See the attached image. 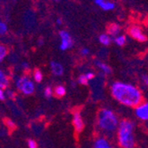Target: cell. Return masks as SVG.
<instances>
[{
	"label": "cell",
	"mask_w": 148,
	"mask_h": 148,
	"mask_svg": "<svg viewBox=\"0 0 148 148\" xmlns=\"http://www.w3.org/2000/svg\"><path fill=\"white\" fill-rule=\"evenodd\" d=\"M95 64L105 75H110L112 73V69L110 68V66H108L106 63H104L100 60H96Z\"/></svg>",
	"instance_id": "cell-14"
},
{
	"label": "cell",
	"mask_w": 148,
	"mask_h": 148,
	"mask_svg": "<svg viewBox=\"0 0 148 148\" xmlns=\"http://www.w3.org/2000/svg\"><path fill=\"white\" fill-rule=\"evenodd\" d=\"M7 31H8L7 24L5 22H4V21H1V22H0V34L5 35Z\"/></svg>",
	"instance_id": "cell-22"
},
{
	"label": "cell",
	"mask_w": 148,
	"mask_h": 148,
	"mask_svg": "<svg viewBox=\"0 0 148 148\" xmlns=\"http://www.w3.org/2000/svg\"><path fill=\"white\" fill-rule=\"evenodd\" d=\"M73 125L76 132H81L83 131L84 128V123L82 118V115L80 114L79 112H75L73 115Z\"/></svg>",
	"instance_id": "cell-8"
},
{
	"label": "cell",
	"mask_w": 148,
	"mask_h": 148,
	"mask_svg": "<svg viewBox=\"0 0 148 148\" xmlns=\"http://www.w3.org/2000/svg\"><path fill=\"white\" fill-rule=\"evenodd\" d=\"M22 66H23V68H24V69H28V68H29V65L27 64V63H25V62L22 64Z\"/></svg>",
	"instance_id": "cell-32"
},
{
	"label": "cell",
	"mask_w": 148,
	"mask_h": 148,
	"mask_svg": "<svg viewBox=\"0 0 148 148\" xmlns=\"http://www.w3.org/2000/svg\"><path fill=\"white\" fill-rule=\"evenodd\" d=\"M89 53H90V50L88 48H83L81 50V54L83 56H87V55H89Z\"/></svg>",
	"instance_id": "cell-29"
},
{
	"label": "cell",
	"mask_w": 148,
	"mask_h": 148,
	"mask_svg": "<svg viewBox=\"0 0 148 148\" xmlns=\"http://www.w3.org/2000/svg\"><path fill=\"white\" fill-rule=\"evenodd\" d=\"M129 35L133 38L137 40V41L140 42V43H145L146 42L147 40V36L145 34L143 29L139 25H136V24H133L131 25L130 28H129Z\"/></svg>",
	"instance_id": "cell-5"
},
{
	"label": "cell",
	"mask_w": 148,
	"mask_h": 148,
	"mask_svg": "<svg viewBox=\"0 0 148 148\" xmlns=\"http://www.w3.org/2000/svg\"><path fill=\"white\" fill-rule=\"evenodd\" d=\"M94 1L97 5L105 11H111L115 7V4L112 1H108V0H94Z\"/></svg>",
	"instance_id": "cell-9"
},
{
	"label": "cell",
	"mask_w": 148,
	"mask_h": 148,
	"mask_svg": "<svg viewBox=\"0 0 148 148\" xmlns=\"http://www.w3.org/2000/svg\"><path fill=\"white\" fill-rule=\"evenodd\" d=\"M135 123L130 120L123 119L120 122L117 130V139L122 148H134L135 136H134Z\"/></svg>",
	"instance_id": "cell-2"
},
{
	"label": "cell",
	"mask_w": 148,
	"mask_h": 148,
	"mask_svg": "<svg viewBox=\"0 0 148 148\" xmlns=\"http://www.w3.org/2000/svg\"><path fill=\"white\" fill-rule=\"evenodd\" d=\"M120 32H121V27L119 24L110 23L107 26V33H108V35L116 37L117 36L120 35Z\"/></svg>",
	"instance_id": "cell-11"
},
{
	"label": "cell",
	"mask_w": 148,
	"mask_h": 148,
	"mask_svg": "<svg viewBox=\"0 0 148 148\" xmlns=\"http://www.w3.org/2000/svg\"><path fill=\"white\" fill-rule=\"evenodd\" d=\"M16 88L24 95H31L35 91V84L28 76H21L16 80Z\"/></svg>",
	"instance_id": "cell-4"
},
{
	"label": "cell",
	"mask_w": 148,
	"mask_h": 148,
	"mask_svg": "<svg viewBox=\"0 0 148 148\" xmlns=\"http://www.w3.org/2000/svg\"><path fill=\"white\" fill-rule=\"evenodd\" d=\"M5 99H6V95H5V90H2V89H0V100H1V101H4Z\"/></svg>",
	"instance_id": "cell-28"
},
{
	"label": "cell",
	"mask_w": 148,
	"mask_h": 148,
	"mask_svg": "<svg viewBox=\"0 0 148 148\" xmlns=\"http://www.w3.org/2000/svg\"><path fill=\"white\" fill-rule=\"evenodd\" d=\"M135 114L142 121H148V102H142L135 107Z\"/></svg>",
	"instance_id": "cell-7"
},
{
	"label": "cell",
	"mask_w": 148,
	"mask_h": 148,
	"mask_svg": "<svg viewBox=\"0 0 148 148\" xmlns=\"http://www.w3.org/2000/svg\"><path fill=\"white\" fill-rule=\"evenodd\" d=\"M119 120L117 115L110 109L104 108L98 114V128L104 133L113 135L118 130Z\"/></svg>",
	"instance_id": "cell-3"
},
{
	"label": "cell",
	"mask_w": 148,
	"mask_h": 148,
	"mask_svg": "<svg viewBox=\"0 0 148 148\" xmlns=\"http://www.w3.org/2000/svg\"><path fill=\"white\" fill-rule=\"evenodd\" d=\"M99 41L102 45L107 46L111 44V37L108 34H101L99 36Z\"/></svg>",
	"instance_id": "cell-15"
},
{
	"label": "cell",
	"mask_w": 148,
	"mask_h": 148,
	"mask_svg": "<svg viewBox=\"0 0 148 148\" xmlns=\"http://www.w3.org/2000/svg\"><path fill=\"white\" fill-rule=\"evenodd\" d=\"M85 75L89 81L94 79V77H95V74H94L93 72H87V73H85Z\"/></svg>",
	"instance_id": "cell-27"
},
{
	"label": "cell",
	"mask_w": 148,
	"mask_h": 148,
	"mask_svg": "<svg viewBox=\"0 0 148 148\" xmlns=\"http://www.w3.org/2000/svg\"><path fill=\"white\" fill-rule=\"evenodd\" d=\"M114 42L118 46H123L126 44V36L124 35H119L116 37H114Z\"/></svg>",
	"instance_id": "cell-17"
},
{
	"label": "cell",
	"mask_w": 148,
	"mask_h": 148,
	"mask_svg": "<svg viewBox=\"0 0 148 148\" xmlns=\"http://www.w3.org/2000/svg\"><path fill=\"white\" fill-rule=\"evenodd\" d=\"M8 53V49L5 45H0V61H3L4 59L7 56Z\"/></svg>",
	"instance_id": "cell-19"
},
{
	"label": "cell",
	"mask_w": 148,
	"mask_h": 148,
	"mask_svg": "<svg viewBox=\"0 0 148 148\" xmlns=\"http://www.w3.org/2000/svg\"><path fill=\"white\" fill-rule=\"evenodd\" d=\"M146 28H147V29H148V20L146 21Z\"/></svg>",
	"instance_id": "cell-33"
},
{
	"label": "cell",
	"mask_w": 148,
	"mask_h": 148,
	"mask_svg": "<svg viewBox=\"0 0 148 148\" xmlns=\"http://www.w3.org/2000/svg\"><path fill=\"white\" fill-rule=\"evenodd\" d=\"M44 43H43V38H40L39 40H38V45H42Z\"/></svg>",
	"instance_id": "cell-31"
},
{
	"label": "cell",
	"mask_w": 148,
	"mask_h": 148,
	"mask_svg": "<svg viewBox=\"0 0 148 148\" xmlns=\"http://www.w3.org/2000/svg\"><path fill=\"white\" fill-rule=\"evenodd\" d=\"M5 92L6 98H8V99H14V97H15V93H14V91H13V90L6 89Z\"/></svg>",
	"instance_id": "cell-24"
},
{
	"label": "cell",
	"mask_w": 148,
	"mask_h": 148,
	"mask_svg": "<svg viewBox=\"0 0 148 148\" xmlns=\"http://www.w3.org/2000/svg\"><path fill=\"white\" fill-rule=\"evenodd\" d=\"M53 93H54V90H52V88L50 86H47L44 90V94L47 99H50L53 95Z\"/></svg>",
	"instance_id": "cell-21"
},
{
	"label": "cell",
	"mask_w": 148,
	"mask_h": 148,
	"mask_svg": "<svg viewBox=\"0 0 148 148\" xmlns=\"http://www.w3.org/2000/svg\"><path fill=\"white\" fill-rule=\"evenodd\" d=\"M50 66H51V70L52 74L54 75L60 76V75H63V73H64V68H63V66L60 62L51 61V64H50Z\"/></svg>",
	"instance_id": "cell-10"
},
{
	"label": "cell",
	"mask_w": 148,
	"mask_h": 148,
	"mask_svg": "<svg viewBox=\"0 0 148 148\" xmlns=\"http://www.w3.org/2000/svg\"><path fill=\"white\" fill-rule=\"evenodd\" d=\"M60 48L61 51H66L70 49L73 46V39L70 34L66 30L60 31Z\"/></svg>",
	"instance_id": "cell-6"
},
{
	"label": "cell",
	"mask_w": 148,
	"mask_h": 148,
	"mask_svg": "<svg viewBox=\"0 0 148 148\" xmlns=\"http://www.w3.org/2000/svg\"><path fill=\"white\" fill-rule=\"evenodd\" d=\"M110 91L115 100L129 107H137L143 102L142 92L133 84L118 81L112 84Z\"/></svg>",
	"instance_id": "cell-1"
},
{
	"label": "cell",
	"mask_w": 148,
	"mask_h": 148,
	"mask_svg": "<svg viewBox=\"0 0 148 148\" xmlns=\"http://www.w3.org/2000/svg\"><path fill=\"white\" fill-rule=\"evenodd\" d=\"M5 125H6V127H8L9 129H11V130H13V129H15V123L12 122V120H10V119H5Z\"/></svg>",
	"instance_id": "cell-23"
},
{
	"label": "cell",
	"mask_w": 148,
	"mask_h": 148,
	"mask_svg": "<svg viewBox=\"0 0 148 148\" xmlns=\"http://www.w3.org/2000/svg\"><path fill=\"white\" fill-rule=\"evenodd\" d=\"M141 80H142L143 84L148 87V75H143L141 77Z\"/></svg>",
	"instance_id": "cell-26"
},
{
	"label": "cell",
	"mask_w": 148,
	"mask_h": 148,
	"mask_svg": "<svg viewBox=\"0 0 148 148\" xmlns=\"http://www.w3.org/2000/svg\"><path fill=\"white\" fill-rule=\"evenodd\" d=\"M56 23H57L58 25H62V23H63V21H61V19H60V18H58V19H57V21H56Z\"/></svg>",
	"instance_id": "cell-30"
},
{
	"label": "cell",
	"mask_w": 148,
	"mask_h": 148,
	"mask_svg": "<svg viewBox=\"0 0 148 148\" xmlns=\"http://www.w3.org/2000/svg\"><path fill=\"white\" fill-rule=\"evenodd\" d=\"M28 146L29 148H37V144L33 139H29L28 141Z\"/></svg>",
	"instance_id": "cell-25"
},
{
	"label": "cell",
	"mask_w": 148,
	"mask_h": 148,
	"mask_svg": "<svg viewBox=\"0 0 148 148\" xmlns=\"http://www.w3.org/2000/svg\"><path fill=\"white\" fill-rule=\"evenodd\" d=\"M77 82H78V84H81V85H88V84H89L90 81L87 79L85 74H84V75H81L78 77Z\"/></svg>",
	"instance_id": "cell-20"
},
{
	"label": "cell",
	"mask_w": 148,
	"mask_h": 148,
	"mask_svg": "<svg viewBox=\"0 0 148 148\" xmlns=\"http://www.w3.org/2000/svg\"><path fill=\"white\" fill-rule=\"evenodd\" d=\"M54 1H60V0H54Z\"/></svg>",
	"instance_id": "cell-34"
},
{
	"label": "cell",
	"mask_w": 148,
	"mask_h": 148,
	"mask_svg": "<svg viewBox=\"0 0 148 148\" xmlns=\"http://www.w3.org/2000/svg\"><path fill=\"white\" fill-rule=\"evenodd\" d=\"M10 84V80L3 70L0 71V89L6 90Z\"/></svg>",
	"instance_id": "cell-13"
},
{
	"label": "cell",
	"mask_w": 148,
	"mask_h": 148,
	"mask_svg": "<svg viewBox=\"0 0 148 148\" xmlns=\"http://www.w3.org/2000/svg\"><path fill=\"white\" fill-rule=\"evenodd\" d=\"M94 148H114L105 138H99L94 143Z\"/></svg>",
	"instance_id": "cell-12"
},
{
	"label": "cell",
	"mask_w": 148,
	"mask_h": 148,
	"mask_svg": "<svg viewBox=\"0 0 148 148\" xmlns=\"http://www.w3.org/2000/svg\"><path fill=\"white\" fill-rule=\"evenodd\" d=\"M33 77L36 83H41L43 80V73L40 69H35L33 72Z\"/></svg>",
	"instance_id": "cell-18"
},
{
	"label": "cell",
	"mask_w": 148,
	"mask_h": 148,
	"mask_svg": "<svg viewBox=\"0 0 148 148\" xmlns=\"http://www.w3.org/2000/svg\"><path fill=\"white\" fill-rule=\"evenodd\" d=\"M66 92V88L63 85H58L54 89L55 95L57 97H59V98H62L63 96H65Z\"/></svg>",
	"instance_id": "cell-16"
}]
</instances>
